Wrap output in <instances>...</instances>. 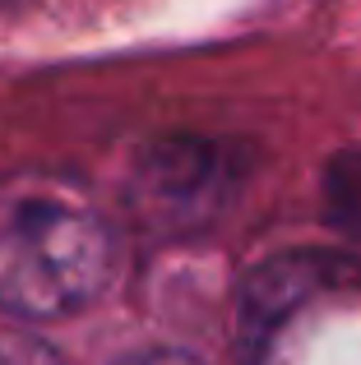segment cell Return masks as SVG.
<instances>
[{
  "label": "cell",
  "instance_id": "6da1fadb",
  "mask_svg": "<svg viewBox=\"0 0 361 365\" xmlns=\"http://www.w3.org/2000/svg\"><path fill=\"white\" fill-rule=\"evenodd\" d=\"M121 241L79 176H0V314L46 324L83 314L116 282Z\"/></svg>",
  "mask_w": 361,
  "mask_h": 365
},
{
  "label": "cell",
  "instance_id": "7a4b0ae2",
  "mask_svg": "<svg viewBox=\"0 0 361 365\" xmlns=\"http://www.w3.org/2000/svg\"><path fill=\"white\" fill-rule=\"evenodd\" d=\"M236 185V171L227 167V153L204 139H167L139 153L130 171V208L167 232H185L208 222L227 204V190Z\"/></svg>",
  "mask_w": 361,
  "mask_h": 365
},
{
  "label": "cell",
  "instance_id": "3957f363",
  "mask_svg": "<svg viewBox=\"0 0 361 365\" xmlns=\"http://www.w3.org/2000/svg\"><path fill=\"white\" fill-rule=\"evenodd\" d=\"M0 365H65L51 342H42L24 324H5L0 329Z\"/></svg>",
  "mask_w": 361,
  "mask_h": 365
},
{
  "label": "cell",
  "instance_id": "277c9868",
  "mask_svg": "<svg viewBox=\"0 0 361 365\" xmlns=\"http://www.w3.org/2000/svg\"><path fill=\"white\" fill-rule=\"evenodd\" d=\"M334 204H338V217H343L347 227L361 236V158L352 162V167H338L334 171Z\"/></svg>",
  "mask_w": 361,
  "mask_h": 365
},
{
  "label": "cell",
  "instance_id": "5b68a950",
  "mask_svg": "<svg viewBox=\"0 0 361 365\" xmlns=\"http://www.w3.org/2000/svg\"><path fill=\"white\" fill-rule=\"evenodd\" d=\"M116 365H204V361H195L190 351H176V347H148V351H135V356L116 361Z\"/></svg>",
  "mask_w": 361,
  "mask_h": 365
}]
</instances>
